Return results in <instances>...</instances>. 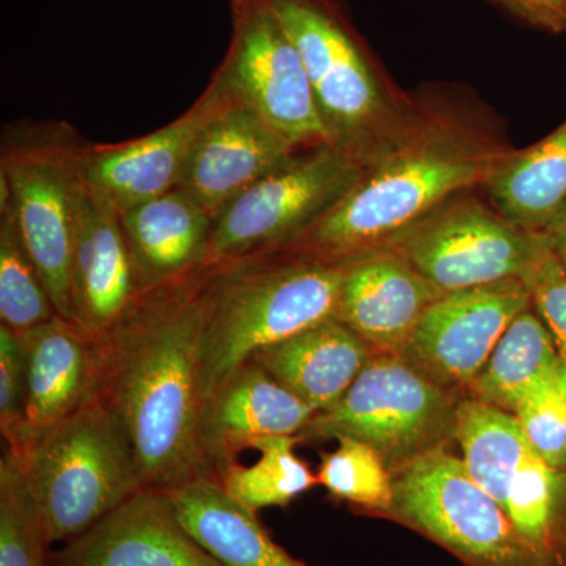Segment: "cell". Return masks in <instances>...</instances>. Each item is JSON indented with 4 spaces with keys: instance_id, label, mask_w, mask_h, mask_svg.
I'll list each match as a JSON object with an SVG mask.
<instances>
[{
    "instance_id": "cell-1",
    "label": "cell",
    "mask_w": 566,
    "mask_h": 566,
    "mask_svg": "<svg viewBox=\"0 0 566 566\" xmlns=\"http://www.w3.org/2000/svg\"><path fill=\"white\" fill-rule=\"evenodd\" d=\"M212 266L145 289L102 337L96 400L128 434L145 490L212 476L200 446L202 340Z\"/></svg>"
},
{
    "instance_id": "cell-2",
    "label": "cell",
    "mask_w": 566,
    "mask_h": 566,
    "mask_svg": "<svg viewBox=\"0 0 566 566\" xmlns=\"http://www.w3.org/2000/svg\"><path fill=\"white\" fill-rule=\"evenodd\" d=\"M513 151L483 112L452 99H419L400 139L285 248L335 259L385 248L442 205L483 188Z\"/></svg>"
},
{
    "instance_id": "cell-3",
    "label": "cell",
    "mask_w": 566,
    "mask_h": 566,
    "mask_svg": "<svg viewBox=\"0 0 566 566\" xmlns=\"http://www.w3.org/2000/svg\"><path fill=\"white\" fill-rule=\"evenodd\" d=\"M352 260L281 248L211 264L200 370L203 403L256 353L335 318Z\"/></svg>"
},
{
    "instance_id": "cell-4",
    "label": "cell",
    "mask_w": 566,
    "mask_h": 566,
    "mask_svg": "<svg viewBox=\"0 0 566 566\" xmlns=\"http://www.w3.org/2000/svg\"><path fill=\"white\" fill-rule=\"evenodd\" d=\"M303 57L327 142L367 169L411 125L406 98L376 69L335 0H270Z\"/></svg>"
},
{
    "instance_id": "cell-5",
    "label": "cell",
    "mask_w": 566,
    "mask_h": 566,
    "mask_svg": "<svg viewBox=\"0 0 566 566\" xmlns=\"http://www.w3.org/2000/svg\"><path fill=\"white\" fill-rule=\"evenodd\" d=\"M87 145L76 128L55 120L9 123L0 145V211L13 216L55 311L71 323V259Z\"/></svg>"
},
{
    "instance_id": "cell-6",
    "label": "cell",
    "mask_w": 566,
    "mask_h": 566,
    "mask_svg": "<svg viewBox=\"0 0 566 566\" xmlns=\"http://www.w3.org/2000/svg\"><path fill=\"white\" fill-rule=\"evenodd\" d=\"M13 457L52 545L77 538L145 490L128 434L96 398Z\"/></svg>"
},
{
    "instance_id": "cell-7",
    "label": "cell",
    "mask_w": 566,
    "mask_h": 566,
    "mask_svg": "<svg viewBox=\"0 0 566 566\" xmlns=\"http://www.w3.org/2000/svg\"><path fill=\"white\" fill-rule=\"evenodd\" d=\"M458 401L400 354L374 353L345 397L315 415L303 441L359 439L390 472L455 441Z\"/></svg>"
},
{
    "instance_id": "cell-8",
    "label": "cell",
    "mask_w": 566,
    "mask_h": 566,
    "mask_svg": "<svg viewBox=\"0 0 566 566\" xmlns=\"http://www.w3.org/2000/svg\"><path fill=\"white\" fill-rule=\"evenodd\" d=\"M392 480L387 520L427 536L464 566H546L447 446L397 469Z\"/></svg>"
},
{
    "instance_id": "cell-9",
    "label": "cell",
    "mask_w": 566,
    "mask_h": 566,
    "mask_svg": "<svg viewBox=\"0 0 566 566\" xmlns=\"http://www.w3.org/2000/svg\"><path fill=\"white\" fill-rule=\"evenodd\" d=\"M364 172L363 164L333 145L300 148L216 219L207 264L237 262L292 244L333 210Z\"/></svg>"
},
{
    "instance_id": "cell-10",
    "label": "cell",
    "mask_w": 566,
    "mask_h": 566,
    "mask_svg": "<svg viewBox=\"0 0 566 566\" xmlns=\"http://www.w3.org/2000/svg\"><path fill=\"white\" fill-rule=\"evenodd\" d=\"M547 245L545 232L523 229L476 197L450 200L392 243L439 292L526 277Z\"/></svg>"
},
{
    "instance_id": "cell-11",
    "label": "cell",
    "mask_w": 566,
    "mask_h": 566,
    "mask_svg": "<svg viewBox=\"0 0 566 566\" xmlns=\"http://www.w3.org/2000/svg\"><path fill=\"white\" fill-rule=\"evenodd\" d=\"M230 22L229 48L212 76L300 147L329 144L303 57L270 0H230Z\"/></svg>"
},
{
    "instance_id": "cell-12",
    "label": "cell",
    "mask_w": 566,
    "mask_h": 566,
    "mask_svg": "<svg viewBox=\"0 0 566 566\" xmlns=\"http://www.w3.org/2000/svg\"><path fill=\"white\" fill-rule=\"evenodd\" d=\"M531 305L523 279L444 293L424 312L401 356L446 389L469 387L506 327Z\"/></svg>"
},
{
    "instance_id": "cell-13",
    "label": "cell",
    "mask_w": 566,
    "mask_h": 566,
    "mask_svg": "<svg viewBox=\"0 0 566 566\" xmlns=\"http://www.w3.org/2000/svg\"><path fill=\"white\" fill-rule=\"evenodd\" d=\"M223 96L221 82L211 76L192 106L163 128L120 144L88 142L82 158L85 185L118 212L178 188L193 144Z\"/></svg>"
},
{
    "instance_id": "cell-14",
    "label": "cell",
    "mask_w": 566,
    "mask_h": 566,
    "mask_svg": "<svg viewBox=\"0 0 566 566\" xmlns=\"http://www.w3.org/2000/svg\"><path fill=\"white\" fill-rule=\"evenodd\" d=\"M223 92V102L197 137L178 186L214 221L303 148Z\"/></svg>"
},
{
    "instance_id": "cell-15",
    "label": "cell",
    "mask_w": 566,
    "mask_h": 566,
    "mask_svg": "<svg viewBox=\"0 0 566 566\" xmlns=\"http://www.w3.org/2000/svg\"><path fill=\"white\" fill-rule=\"evenodd\" d=\"M51 566H223L182 526L166 493L142 490L52 553Z\"/></svg>"
},
{
    "instance_id": "cell-16",
    "label": "cell",
    "mask_w": 566,
    "mask_h": 566,
    "mask_svg": "<svg viewBox=\"0 0 566 566\" xmlns=\"http://www.w3.org/2000/svg\"><path fill=\"white\" fill-rule=\"evenodd\" d=\"M144 290L120 212L85 185L71 259L73 322L102 337Z\"/></svg>"
},
{
    "instance_id": "cell-17",
    "label": "cell",
    "mask_w": 566,
    "mask_h": 566,
    "mask_svg": "<svg viewBox=\"0 0 566 566\" xmlns=\"http://www.w3.org/2000/svg\"><path fill=\"white\" fill-rule=\"evenodd\" d=\"M392 248L353 256L335 318L376 353L403 354L424 312L442 296Z\"/></svg>"
},
{
    "instance_id": "cell-18",
    "label": "cell",
    "mask_w": 566,
    "mask_h": 566,
    "mask_svg": "<svg viewBox=\"0 0 566 566\" xmlns=\"http://www.w3.org/2000/svg\"><path fill=\"white\" fill-rule=\"evenodd\" d=\"M21 335L28 354V401L17 442L6 447L17 457L95 400L99 375L98 342L77 324L55 316Z\"/></svg>"
},
{
    "instance_id": "cell-19",
    "label": "cell",
    "mask_w": 566,
    "mask_h": 566,
    "mask_svg": "<svg viewBox=\"0 0 566 566\" xmlns=\"http://www.w3.org/2000/svg\"><path fill=\"white\" fill-rule=\"evenodd\" d=\"M315 411L253 360L205 400L200 446L212 476L263 436H300Z\"/></svg>"
},
{
    "instance_id": "cell-20",
    "label": "cell",
    "mask_w": 566,
    "mask_h": 566,
    "mask_svg": "<svg viewBox=\"0 0 566 566\" xmlns=\"http://www.w3.org/2000/svg\"><path fill=\"white\" fill-rule=\"evenodd\" d=\"M374 353L346 324L331 318L268 346L251 360L319 415L345 397Z\"/></svg>"
},
{
    "instance_id": "cell-21",
    "label": "cell",
    "mask_w": 566,
    "mask_h": 566,
    "mask_svg": "<svg viewBox=\"0 0 566 566\" xmlns=\"http://www.w3.org/2000/svg\"><path fill=\"white\" fill-rule=\"evenodd\" d=\"M144 289L207 264L214 219L181 188L120 212Z\"/></svg>"
},
{
    "instance_id": "cell-22",
    "label": "cell",
    "mask_w": 566,
    "mask_h": 566,
    "mask_svg": "<svg viewBox=\"0 0 566 566\" xmlns=\"http://www.w3.org/2000/svg\"><path fill=\"white\" fill-rule=\"evenodd\" d=\"M178 520L223 566H308L290 556L259 520L234 502L216 476L166 491Z\"/></svg>"
},
{
    "instance_id": "cell-23",
    "label": "cell",
    "mask_w": 566,
    "mask_h": 566,
    "mask_svg": "<svg viewBox=\"0 0 566 566\" xmlns=\"http://www.w3.org/2000/svg\"><path fill=\"white\" fill-rule=\"evenodd\" d=\"M509 221L546 232L566 207V122L526 150H515L483 186Z\"/></svg>"
},
{
    "instance_id": "cell-24",
    "label": "cell",
    "mask_w": 566,
    "mask_h": 566,
    "mask_svg": "<svg viewBox=\"0 0 566 566\" xmlns=\"http://www.w3.org/2000/svg\"><path fill=\"white\" fill-rule=\"evenodd\" d=\"M562 363L546 324L527 308L506 327L482 374L469 386L471 397L515 415Z\"/></svg>"
},
{
    "instance_id": "cell-25",
    "label": "cell",
    "mask_w": 566,
    "mask_h": 566,
    "mask_svg": "<svg viewBox=\"0 0 566 566\" xmlns=\"http://www.w3.org/2000/svg\"><path fill=\"white\" fill-rule=\"evenodd\" d=\"M455 441L472 479L501 505L506 483L531 444L512 412L476 398L458 401Z\"/></svg>"
},
{
    "instance_id": "cell-26",
    "label": "cell",
    "mask_w": 566,
    "mask_h": 566,
    "mask_svg": "<svg viewBox=\"0 0 566 566\" xmlns=\"http://www.w3.org/2000/svg\"><path fill=\"white\" fill-rule=\"evenodd\" d=\"M301 436H263L249 449L260 453L252 465L237 461L223 468L216 479L238 504L259 513L271 506H286L318 483L308 464L294 453Z\"/></svg>"
},
{
    "instance_id": "cell-27",
    "label": "cell",
    "mask_w": 566,
    "mask_h": 566,
    "mask_svg": "<svg viewBox=\"0 0 566 566\" xmlns=\"http://www.w3.org/2000/svg\"><path fill=\"white\" fill-rule=\"evenodd\" d=\"M59 316L10 211H0V322L17 333Z\"/></svg>"
},
{
    "instance_id": "cell-28",
    "label": "cell",
    "mask_w": 566,
    "mask_h": 566,
    "mask_svg": "<svg viewBox=\"0 0 566 566\" xmlns=\"http://www.w3.org/2000/svg\"><path fill=\"white\" fill-rule=\"evenodd\" d=\"M337 449L323 453L316 480L337 501L386 517L394 502L392 472L374 447L359 439H335Z\"/></svg>"
},
{
    "instance_id": "cell-29",
    "label": "cell",
    "mask_w": 566,
    "mask_h": 566,
    "mask_svg": "<svg viewBox=\"0 0 566 566\" xmlns=\"http://www.w3.org/2000/svg\"><path fill=\"white\" fill-rule=\"evenodd\" d=\"M51 539L20 463L0 460V566H51Z\"/></svg>"
},
{
    "instance_id": "cell-30",
    "label": "cell",
    "mask_w": 566,
    "mask_h": 566,
    "mask_svg": "<svg viewBox=\"0 0 566 566\" xmlns=\"http://www.w3.org/2000/svg\"><path fill=\"white\" fill-rule=\"evenodd\" d=\"M513 416L543 460L566 465V365L535 387Z\"/></svg>"
},
{
    "instance_id": "cell-31",
    "label": "cell",
    "mask_w": 566,
    "mask_h": 566,
    "mask_svg": "<svg viewBox=\"0 0 566 566\" xmlns=\"http://www.w3.org/2000/svg\"><path fill=\"white\" fill-rule=\"evenodd\" d=\"M28 401V354L24 338L0 324V431L6 447L17 442Z\"/></svg>"
},
{
    "instance_id": "cell-32",
    "label": "cell",
    "mask_w": 566,
    "mask_h": 566,
    "mask_svg": "<svg viewBox=\"0 0 566 566\" xmlns=\"http://www.w3.org/2000/svg\"><path fill=\"white\" fill-rule=\"evenodd\" d=\"M532 305L546 324L566 365V275L551 251L549 241L524 277Z\"/></svg>"
},
{
    "instance_id": "cell-33",
    "label": "cell",
    "mask_w": 566,
    "mask_h": 566,
    "mask_svg": "<svg viewBox=\"0 0 566 566\" xmlns=\"http://www.w3.org/2000/svg\"><path fill=\"white\" fill-rule=\"evenodd\" d=\"M506 9L547 28L566 25V0H497Z\"/></svg>"
},
{
    "instance_id": "cell-34",
    "label": "cell",
    "mask_w": 566,
    "mask_h": 566,
    "mask_svg": "<svg viewBox=\"0 0 566 566\" xmlns=\"http://www.w3.org/2000/svg\"><path fill=\"white\" fill-rule=\"evenodd\" d=\"M545 233L547 241H549L551 251L556 255L557 262L566 275V207L547 227Z\"/></svg>"
}]
</instances>
